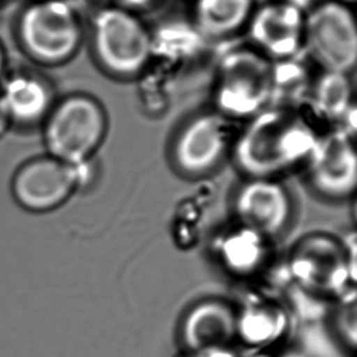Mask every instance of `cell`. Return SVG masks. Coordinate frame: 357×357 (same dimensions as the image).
Masks as SVG:
<instances>
[{"mask_svg": "<svg viewBox=\"0 0 357 357\" xmlns=\"http://www.w3.org/2000/svg\"><path fill=\"white\" fill-rule=\"evenodd\" d=\"M322 132L306 107H271L243 122L233 162L244 177L280 178L304 167Z\"/></svg>", "mask_w": 357, "mask_h": 357, "instance_id": "cell-1", "label": "cell"}, {"mask_svg": "<svg viewBox=\"0 0 357 357\" xmlns=\"http://www.w3.org/2000/svg\"><path fill=\"white\" fill-rule=\"evenodd\" d=\"M273 61L256 49L227 45L220 49L215 81V110L245 122L272 102Z\"/></svg>", "mask_w": 357, "mask_h": 357, "instance_id": "cell-2", "label": "cell"}, {"mask_svg": "<svg viewBox=\"0 0 357 357\" xmlns=\"http://www.w3.org/2000/svg\"><path fill=\"white\" fill-rule=\"evenodd\" d=\"M43 128L50 156L68 165L88 164L107 138L109 119L98 99L76 93L56 100Z\"/></svg>", "mask_w": 357, "mask_h": 357, "instance_id": "cell-3", "label": "cell"}, {"mask_svg": "<svg viewBox=\"0 0 357 357\" xmlns=\"http://www.w3.org/2000/svg\"><path fill=\"white\" fill-rule=\"evenodd\" d=\"M241 125L215 109L190 117L171 142L169 159L174 169L187 178L213 174L232 156Z\"/></svg>", "mask_w": 357, "mask_h": 357, "instance_id": "cell-4", "label": "cell"}, {"mask_svg": "<svg viewBox=\"0 0 357 357\" xmlns=\"http://www.w3.org/2000/svg\"><path fill=\"white\" fill-rule=\"evenodd\" d=\"M92 47L100 68L120 79L143 75L153 60L151 32L135 15L119 8L102 10L94 17Z\"/></svg>", "mask_w": 357, "mask_h": 357, "instance_id": "cell-5", "label": "cell"}, {"mask_svg": "<svg viewBox=\"0 0 357 357\" xmlns=\"http://www.w3.org/2000/svg\"><path fill=\"white\" fill-rule=\"evenodd\" d=\"M17 36L24 52L43 65H60L75 56L82 43L76 13L63 0H38L20 16Z\"/></svg>", "mask_w": 357, "mask_h": 357, "instance_id": "cell-6", "label": "cell"}, {"mask_svg": "<svg viewBox=\"0 0 357 357\" xmlns=\"http://www.w3.org/2000/svg\"><path fill=\"white\" fill-rule=\"evenodd\" d=\"M355 239L349 241L327 233H310L288 252V271L310 289L339 290L355 280Z\"/></svg>", "mask_w": 357, "mask_h": 357, "instance_id": "cell-7", "label": "cell"}, {"mask_svg": "<svg viewBox=\"0 0 357 357\" xmlns=\"http://www.w3.org/2000/svg\"><path fill=\"white\" fill-rule=\"evenodd\" d=\"M304 49L321 71L350 73L356 66L357 29L351 11L329 1L305 19Z\"/></svg>", "mask_w": 357, "mask_h": 357, "instance_id": "cell-8", "label": "cell"}, {"mask_svg": "<svg viewBox=\"0 0 357 357\" xmlns=\"http://www.w3.org/2000/svg\"><path fill=\"white\" fill-rule=\"evenodd\" d=\"M91 162L68 165L43 156L22 165L13 179V194L21 208L48 213L61 206L89 181Z\"/></svg>", "mask_w": 357, "mask_h": 357, "instance_id": "cell-9", "label": "cell"}, {"mask_svg": "<svg viewBox=\"0 0 357 357\" xmlns=\"http://www.w3.org/2000/svg\"><path fill=\"white\" fill-rule=\"evenodd\" d=\"M234 221L275 241L289 229L294 199L280 178L245 177L232 199Z\"/></svg>", "mask_w": 357, "mask_h": 357, "instance_id": "cell-10", "label": "cell"}, {"mask_svg": "<svg viewBox=\"0 0 357 357\" xmlns=\"http://www.w3.org/2000/svg\"><path fill=\"white\" fill-rule=\"evenodd\" d=\"M355 135L343 128H329L305 162L311 188L321 198L342 202L353 197L357 183Z\"/></svg>", "mask_w": 357, "mask_h": 357, "instance_id": "cell-11", "label": "cell"}, {"mask_svg": "<svg viewBox=\"0 0 357 357\" xmlns=\"http://www.w3.org/2000/svg\"><path fill=\"white\" fill-rule=\"evenodd\" d=\"M304 24L303 11L293 5H266L251 19L250 38L272 61L295 58L304 49Z\"/></svg>", "mask_w": 357, "mask_h": 357, "instance_id": "cell-12", "label": "cell"}, {"mask_svg": "<svg viewBox=\"0 0 357 357\" xmlns=\"http://www.w3.org/2000/svg\"><path fill=\"white\" fill-rule=\"evenodd\" d=\"M55 102L47 78L29 70L6 73L0 84V110L10 125L20 128L43 125Z\"/></svg>", "mask_w": 357, "mask_h": 357, "instance_id": "cell-13", "label": "cell"}, {"mask_svg": "<svg viewBox=\"0 0 357 357\" xmlns=\"http://www.w3.org/2000/svg\"><path fill=\"white\" fill-rule=\"evenodd\" d=\"M268 238L236 222L218 233L213 244V254L223 270L237 277L259 273L270 261Z\"/></svg>", "mask_w": 357, "mask_h": 357, "instance_id": "cell-14", "label": "cell"}, {"mask_svg": "<svg viewBox=\"0 0 357 357\" xmlns=\"http://www.w3.org/2000/svg\"><path fill=\"white\" fill-rule=\"evenodd\" d=\"M306 107L316 120L327 122L331 128H343L355 135L356 107L348 73L321 71L314 78Z\"/></svg>", "mask_w": 357, "mask_h": 357, "instance_id": "cell-15", "label": "cell"}, {"mask_svg": "<svg viewBox=\"0 0 357 357\" xmlns=\"http://www.w3.org/2000/svg\"><path fill=\"white\" fill-rule=\"evenodd\" d=\"M238 328L233 310L221 301H204L197 305L183 324V340L190 350L211 353L227 344Z\"/></svg>", "mask_w": 357, "mask_h": 357, "instance_id": "cell-16", "label": "cell"}, {"mask_svg": "<svg viewBox=\"0 0 357 357\" xmlns=\"http://www.w3.org/2000/svg\"><path fill=\"white\" fill-rule=\"evenodd\" d=\"M252 0H198L197 29L210 42H221L245 24Z\"/></svg>", "mask_w": 357, "mask_h": 357, "instance_id": "cell-17", "label": "cell"}, {"mask_svg": "<svg viewBox=\"0 0 357 357\" xmlns=\"http://www.w3.org/2000/svg\"><path fill=\"white\" fill-rule=\"evenodd\" d=\"M314 78L299 56L273 61L272 102L275 107H306ZM270 105V107H271Z\"/></svg>", "mask_w": 357, "mask_h": 357, "instance_id": "cell-18", "label": "cell"}, {"mask_svg": "<svg viewBox=\"0 0 357 357\" xmlns=\"http://www.w3.org/2000/svg\"><path fill=\"white\" fill-rule=\"evenodd\" d=\"M153 38V58L164 55L167 58H181L190 61L203 53L208 45V39L197 27L187 24H169L161 27Z\"/></svg>", "mask_w": 357, "mask_h": 357, "instance_id": "cell-19", "label": "cell"}, {"mask_svg": "<svg viewBox=\"0 0 357 357\" xmlns=\"http://www.w3.org/2000/svg\"><path fill=\"white\" fill-rule=\"evenodd\" d=\"M238 324L241 333L249 342L261 343L270 340L280 332V312L267 306L249 307Z\"/></svg>", "mask_w": 357, "mask_h": 357, "instance_id": "cell-20", "label": "cell"}, {"mask_svg": "<svg viewBox=\"0 0 357 357\" xmlns=\"http://www.w3.org/2000/svg\"><path fill=\"white\" fill-rule=\"evenodd\" d=\"M121 4L126 6V8H142L146 4H149L151 0H119Z\"/></svg>", "mask_w": 357, "mask_h": 357, "instance_id": "cell-21", "label": "cell"}, {"mask_svg": "<svg viewBox=\"0 0 357 357\" xmlns=\"http://www.w3.org/2000/svg\"><path fill=\"white\" fill-rule=\"evenodd\" d=\"M284 1L303 11L304 9H307L314 0H284Z\"/></svg>", "mask_w": 357, "mask_h": 357, "instance_id": "cell-22", "label": "cell"}, {"mask_svg": "<svg viewBox=\"0 0 357 357\" xmlns=\"http://www.w3.org/2000/svg\"><path fill=\"white\" fill-rule=\"evenodd\" d=\"M5 75H6V58H5L4 49L0 44V84L3 82Z\"/></svg>", "mask_w": 357, "mask_h": 357, "instance_id": "cell-23", "label": "cell"}, {"mask_svg": "<svg viewBox=\"0 0 357 357\" xmlns=\"http://www.w3.org/2000/svg\"><path fill=\"white\" fill-rule=\"evenodd\" d=\"M9 126V121L6 120V117H5L4 114H3L1 110H0V135L4 133L5 130H6V128H8Z\"/></svg>", "mask_w": 357, "mask_h": 357, "instance_id": "cell-24", "label": "cell"}, {"mask_svg": "<svg viewBox=\"0 0 357 357\" xmlns=\"http://www.w3.org/2000/svg\"><path fill=\"white\" fill-rule=\"evenodd\" d=\"M344 1H355V0H344Z\"/></svg>", "mask_w": 357, "mask_h": 357, "instance_id": "cell-25", "label": "cell"}]
</instances>
